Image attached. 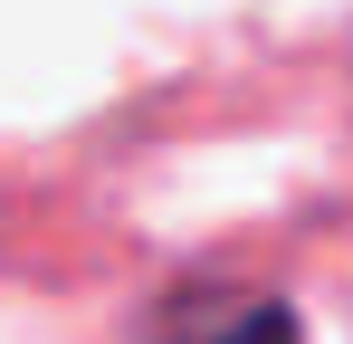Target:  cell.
<instances>
[{"instance_id": "obj_1", "label": "cell", "mask_w": 353, "mask_h": 344, "mask_svg": "<svg viewBox=\"0 0 353 344\" xmlns=\"http://www.w3.org/2000/svg\"><path fill=\"white\" fill-rule=\"evenodd\" d=\"M220 344H305V325H296V306H248Z\"/></svg>"}]
</instances>
